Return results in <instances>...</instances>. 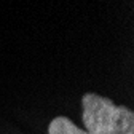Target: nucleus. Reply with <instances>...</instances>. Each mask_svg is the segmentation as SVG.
I'll use <instances>...</instances> for the list:
<instances>
[{"mask_svg":"<svg viewBox=\"0 0 134 134\" xmlns=\"http://www.w3.org/2000/svg\"><path fill=\"white\" fill-rule=\"evenodd\" d=\"M48 134H90V132L80 129L72 120L67 118V116H56V118L49 123Z\"/></svg>","mask_w":134,"mask_h":134,"instance_id":"2","label":"nucleus"},{"mask_svg":"<svg viewBox=\"0 0 134 134\" xmlns=\"http://www.w3.org/2000/svg\"><path fill=\"white\" fill-rule=\"evenodd\" d=\"M81 120L90 134H134V113L125 105L94 93L81 97Z\"/></svg>","mask_w":134,"mask_h":134,"instance_id":"1","label":"nucleus"}]
</instances>
